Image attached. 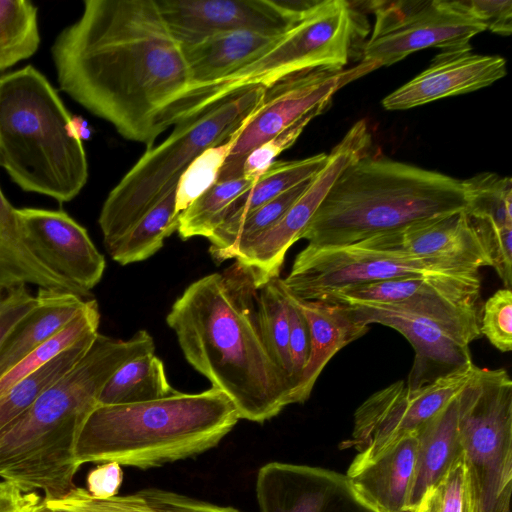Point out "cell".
<instances>
[{"instance_id": "obj_30", "label": "cell", "mask_w": 512, "mask_h": 512, "mask_svg": "<svg viewBox=\"0 0 512 512\" xmlns=\"http://www.w3.org/2000/svg\"><path fill=\"white\" fill-rule=\"evenodd\" d=\"M97 333L78 340L11 386L0 398V429L24 412L41 394L68 374L87 353Z\"/></svg>"}, {"instance_id": "obj_21", "label": "cell", "mask_w": 512, "mask_h": 512, "mask_svg": "<svg viewBox=\"0 0 512 512\" xmlns=\"http://www.w3.org/2000/svg\"><path fill=\"white\" fill-rule=\"evenodd\" d=\"M416 436H408L374 460L351 462L346 478L356 496L373 512H410Z\"/></svg>"}, {"instance_id": "obj_25", "label": "cell", "mask_w": 512, "mask_h": 512, "mask_svg": "<svg viewBox=\"0 0 512 512\" xmlns=\"http://www.w3.org/2000/svg\"><path fill=\"white\" fill-rule=\"evenodd\" d=\"M37 305L0 344V378L76 317L86 299L66 291L39 288Z\"/></svg>"}, {"instance_id": "obj_35", "label": "cell", "mask_w": 512, "mask_h": 512, "mask_svg": "<svg viewBox=\"0 0 512 512\" xmlns=\"http://www.w3.org/2000/svg\"><path fill=\"white\" fill-rule=\"evenodd\" d=\"M39 44L36 6L28 0H0V70L32 56Z\"/></svg>"}, {"instance_id": "obj_32", "label": "cell", "mask_w": 512, "mask_h": 512, "mask_svg": "<svg viewBox=\"0 0 512 512\" xmlns=\"http://www.w3.org/2000/svg\"><path fill=\"white\" fill-rule=\"evenodd\" d=\"M256 304L259 327L265 346L292 385L289 319L280 277L256 282Z\"/></svg>"}, {"instance_id": "obj_41", "label": "cell", "mask_w": 512, "mask_h": 512, "mask_svg": "<svg viewBox=\"0 0 512 512\" xmlns=\"http://www.w3.org/2000/svg\"><path fill=\"white\" fill-rule=\"evenodd\" d=\"M324 108L313 110L278 135L254 148L245 158L241 175L256 181L284 150L289 148L303 132L307 124Z\"/></svg>"}, {"instance_id": "obj_12", "label": "cell", "mask_w": 512, "mask_h": 512, "mask_svg": "<svg viewBox=\"0 0 512 512\" xmlns=\"http://www.w3.org/2000/svg\"><path fill=\"white\" fill-rule=\"evenodd\" d=\"M478 269L433 263L362 247L358 244L307 245L282 279L284 287L302 300H322L347 287L414 275L453 274Z\"/></svg>"}, {"instance_id": "obj_48", "label": "cell", "mask_w": 512, "mask_h": 512, "mask_svg": "<svg viewBox=\"0 0 512 512\" xmlns=\"http://www.w3.org/2000/svg\"><path fill=\"white\" fill-rule=\"evenodd\" d=\"M41 501L35 491L24 492L9 481L0 482V512H39Z\"/></svg>"}, {"instance_id": "obj_39", "label": "cell", "mask_w": 512, "mask_h": 512, "mask_svg": "<svg viewBox=\"0 0 512 512\" xmlns=\"http://www.w3.org/2000/svg\"><path fill=\"white\" fill-rule=\"evenodd\" d=\"M424 500L429 512H476L463 458L451 466Z\"/></svg>"}, {"instance_id": "obj_42", "label": "cell", "mask_w": 512, "mask_h": 512, "mask_svg": "<svg viewBox=\"0 0 512 512\" xmlns=\"http://www.w3.org/2000/svg\"><path fill=\"white\" fill-rule=\"evenodd\" d=\"M472 226L484 242L492 266L504 283L511 289L512 284V224L499 227L488 218L469 214Z\"/></svg>"}, {"instance_id": "obj_43", "label": "cell", "mask_w": 512, "mask_h": 512, "mask_svg": "<svg viewBox=\"0 0 512 512\" xmlns=\"http://www.w3.org/2000/svg\"><path fill=\"white\" fill-rule=\"evenodd\" d=\"M283 292L286 298L288 319H289V355L291 361V380L293 385V394L298 386L305 366L307 364L310 352V337L307 322L293 300L291 293L282 284Z\"/></svg>"}, {"instance_id": "obj_33", "label": "cell", "mask_w": 512, "mask_h": 512, "mask_svg": "<svg viewBox=\"0 0 512 512\" xmlns=\"http://www.w3.org/2000/svg\"><path fill=\"white\" fill-rule=\"evenodd\" d=\"M100 313L95 299H86L80 313L0 378V398L11 386L83 337L98 332Z\"/></svg>"}, {"instance_id": "obj_8", "label": "cell", "mask_w": 512, "mask_h": 512, "mask_svg": "<svg viewBox=\"0 0 512 512\" xmlns=\"http://www.w3.org/2000/svg\"><path fill=\"white\" fill-rule=\"evenodd\" d=\"M458 430L476 512H511L512 380L475 365L458 394Z\"/></svg>"}, {"instance_id": "obj_49", "label": "cell", "mask_w": 512, "mask_h": 512, "mask_svg": "<svg viewBox=\"0 0 512 512\" xmlns=\"http://www.w3.org/2000/svg\"><path fill=\"white\" fill-rule=\"evenodd\" d=\"M70 127L74 136L81 142L91 136V129L87 121L81 116L71 115Z\"/></svg>"}, {"instance_id": "obj_5", "label": "cell", "mask_w": 512, "mask_h": 512, "mask_svg": "<svg viewBox=\"0 0 512 512\" xmlns=\"http://www.w3.org/2000/svg\"><path fill=\"white\" fill-rule=\"evenodd\" d=\"M230 399L211 387L156 400L97 405L76 441V464L117 462L149 469L217 446L239 421Z\"/></svg>"}, {"instance_id": "obj_46", "label": "cell", "mask_w": 512, "mask_h": 512, "mask_svg": "<svg viewBox=\"0 0 512 512\" xmlns=\"http://www.w3.org/2000/svg\"><path fill=\"white\" fill-rule=\"evenodd\" d=\"M38 303L28 286L0 290V344L8 333Z\"/></svg>"}, {"instance_id": "obj_37", "label": "cell", "mask_w": 512, "mask_h": 512, "mask_svg": "<svg viewBox=\"0 0 512 512\" xmlns=\"http://www.w3.org/2000/svg\"><path fill=\"white\" fill-rule=\"evenodd\" d=\"M243 126L225 143L210 147L202 152L183 172L175 191V210L177 213L184 211L217 182L219 173Z\"/></svg>"}, {"instance_id": "obj_9", "label": "cell", "mask_w": 512, "mask_h": 512, "mask_svg": "<svg viewBox=\"0 0 512 512\" xmlns=\"http://www.w3.org/2000/svg\"><path fill=\"white\" fill-rule=\"evenodd\" d=\"M358 16L345 0L311 1L295 24L264 55L189 98L190 113L249 85H269L308 70H343Z\"/></svg>"}, {"instance_id": "obj_28", "label": "cell", "mask_w": 512, "mask_h": 512, "mask_svg": "<svg viewBox=\"0 0 512 512\" xmlns=\"http://www.w3.org/2000/svg\"><path fill=\"white\" fill-rule=\"evenodd\" d=\"M288 512H373L352 492L345 475L299 465Z\"/></svg>"}, {"instance_id": "obj_11", "label": "cell", "mask_w": 512, "mask_h": 512, "mask_svg": "<svg viewBox=\"0 0 512 512\" xmlns=\"http://www.w3.org/2000/svg\"><path fill=\"white\" fill-rule=\"evenodd\" d=\"M375 25L363 61L378 68L430 47L442 51L469 48L470 39L485 31L462 1L372 2Z\"/></svg>"}, {"instance_id": "obj_3", "label": "cell", "mask_w": 512, "mask_h": 512, "mask_svg": "<svg viewBox=\"0 0 512 512\" xmlns=\"http://www.w3.org/2000/svg\"><path fill=\"white\" fill-rule=\"evenodd\" d=\"M154 351L146 330L127 340L98 332L68 374L0 429V478L24 492L41 490L45 499L68 494L79 469L76 441L104 385L124 363Z\"/></svg>"}, {"instance_id": "obj_1", "label": "cell", "mask_w": 512, "mask_h": 512, "mask_svg": "<svg viewBox=\"0 0 512 512\" xmlns=\"http://www.w3.org/2000/svg\"><path fill=\"white\" fill-rule=\"evenodd\" d=\"M51 51L61 90L124 138L151 148L179 121L191 77L156 0H85Z\"/></svg>"}, {"instance_id": "obj_29", "label": "cell", "mask_w": 512, "mask_h": 512, "mask_svg": "<svg viewBox=\"0 0 512 512\" xmlns=\"http://www.w3.org/2000/svg\"><path fill=\"white\" fill-rule=\"evenodd\" d=\"M176 390L169 384L165 367L155 353L124 363L104 385L98 405L133 404L166 397Z\"/></svg>"}, {"instance_id": "obj_31", "label": "cell", "mask_w": 512, "mask_h": 512, "mask_svg": "<svg viewBox=\"0 0 512 512\" xmlns=\"http://www.w3.org/2000/svg\"><path fill=\"white\" fill-rule=\"evenodd\" d=\"M175 191L157 203L107 249L115 262L128 265L144 261L158 252L164 240L177 231L180 213L175 210Z\"/></svg>"}, {"instance_id": "obj_45", "label": "cell", "mask_w": 512, "mask_h": 512, "mask_svg": "<svg viewBox=\"0 0 512 512\" xmlns=\"http://www.w3.org/2000/svg\"><path fill=\"white\" fill-rule=\"evenodd\" d=\"M467 11L493 33L510 35L512 32V2L510 0L462 1Z\"/></svg>"}, {"instance_id": "obj_44", "label": "cell", "mask_w": 512, "mask_h": 512, "mask_svg": "<svg viewBox=\"0 0 512 512\" xmlns=\"http://www.w3.org/2000/svg\"><path fill=\"white\" fill-rule=\"evenodd\" d=\"M155 512H241L158 488L138 491Z\"/></svg>"}, {"instance_id": "obj_7", "label": "cell", "mask_w": 512, "mask_h": 512, "mask_svg": "<svg viewBox=\"0 0 512 512\" xmlns=\"http://www.w3.org/2000/svg\"><path fill=\"white\" fill-rule=\"evenodd\" d=\"M264 85H249L175 124L172 133L146 152L108 194L98 223L106 250L170 192L183 172L210 147L225 143L259 107Z\"/></svg>"}, {"instance_id": "obj_47", "label": "cell", "mask_w": 512, "mask_h": 512, "mask_svg": "<svg viewBox=\"0 0 512 512\" xmlns=\"http://www.w3.org/2000/svg\"><path fill=\"white\" fill-rule=\"evenodd\" d=\"M123 481V470L117 462H104L87 476V491L95 498L116 496Z\"/></svg>"}, {"instance_id": "obj_34", "label": "cell", "mask_w": 512, "mask_h": 512, "mask_svg": "<svg viewBox=\"0 0 512 512\" xmlns=\"http://www.w3.org/2000/svg\"><path fill=\"white\" fill-rule=\"evenodd\" d=\"M255 181L243 176L216 182L180 213L178 234L183 240L209 238L222 223L228 206Z\"/></svg>"}, {"instance_id": "obj_13", "label": "cell", "mask_w": 512, "mask_h": 512, "mask_svg": "<svg viewBox=\"0 0 512 512\" xmlns=\"http://www.w3.org/2000/svg\"><path fill=\"white\" fill-rule=\"evenodd\" d=\"M474 367L417 390L398 380L369 396L355 411L352 438L344 443L358 451L352 462L374 460L402 439L416 436L460 392Z\"/></svg>"}, {"instance_id": "obj_17", "label": "cell", "mask_w": 512, "mask_h": 512, "mask_svg": "<svg viewBox=\"0 0 512 512\" xmlns=\"http://www.w3.org/2000/svg\"><path fill=\"white\" fill-rule=\"evenodd\" d=\"M17 212L32 252L87 296L103 276L105 258L86 229L63 211L21 208Z\"/></svg>"}, {"instance_id": "obj_10", "label": "cell", "mask_w": 512, "mask_h": 512, "mask_svg": "<svg viewBox=\"0 0 512 512\" xmlns=\"http://www.w3.org/2000/svg\"><path fill=\"white\" fill-rule=\"evenodd\" d=\"M325 301L373 303L432 319L466 344L481 336V278L479 270L414 275L351 286Z\"/></svg>"}, {"instance_id": "obj_2", "label": "cell", "mask_w": 512, "mask_h": 512, "mask_svg": "<svg viewBox=\"0 0 512 512\" xmlns=\"http://www.w3.org/2000/svg\"><path fill=\"white\" fill-rule=\"evenodd\" d=\"M187 362L239 418L263 423L292 403V385L263 341L253 273L235 263L192 282L166 317Z\"/></svg>"}, {"instance_id": "obj_50", "label": "cell", "mask_w": 512, "mask_h": 512, "mask_svg": "<svg viewBox=\"0 0 512 512\" xmlns=\"http://www.w3.org/2000/svg\"><path fill=\"white\" fill-rule=\"evenodd\" d=\"M417 512H429L425 500H423Z\"/></svg>"}, {"instance_id": "obj_36", "label": "cell", "mask_w": 512, "mask_h": 512, "mask_svg": "<svg viewBox=\"0 0 512 512\" xmlns=\"http://www.w3.org/2000/svg\"><path fill=\"white\" fill-rule=\"evenodd\" d=\"M469 214L488 218L497 226L512 224V182L510 177L485 172L462 181Z\"/></svg>"}, {"instance_id": "obj_18", "label": "cell", "mask_w": 512, "mask_h": 512, "mask_svg": "<svg viewBox=\"0 0 512 512\" xmlns=\"http://www.w3.org/2000/svg\"><path fill=\"white\" fill-rule=\"evenodd\" d=\"M363 325L381 324L397 330L415 356L406 386L417 390L474 365L469 345L427 317L373 303L347 304Z\"/></svg>"}, {"instance_id": "obj_22", "label": "cell", "mask_w": 512, "mask_h": 512, "mask_svg": "<svg viewBox=\"0 0 512 512\" xmlns=\"http://www.w3.org/2000/svg\"><path fill=\"white\" fill-rule=\"evenodd\" d=\"M239 30L210 36L182 46L191 77V89L182 106L194 94L207 89L269 51L284 35ZM180 120V119H179Z\"/></svg>"}, {"instance_id": "obj_19", "label": "cell", "mask_w": 512, "mask_h": 512, "mask_svg": "<svg viewBox=\"0 0 512 512\" xmlns=\"http://www.w3.org/2000/svg\"><path fill=\"white\" fill-rule=\"evenodd\" d=\"M362 247L433 263L480 269L492 266L484 242L466 210L430 219L402 231L356 243Z\"/></svg>"}, {"instance_id": "obj_38", "label": "cell", "mask_w": 512, "mask_h": 512, "mask_svg": "<svg viewBox=\"0 0 512 512\" xmlns=\"http://www.w3.org/2000/svg\"><path fill=\"white\" fill-rule=\"evenodd\" d=\"M39 512H155L144 497L136 492L108 499L95 498L87 489L75 487L58 499H45Z\"/></svg>"}, {"instance_id": "obj_26", "label": "cell", "mask_w": 512, "mask_h": 512, "mask_svg": "<svg viewBox=\"0 0 512 512\" xmlns=\"http://www.w3.org/2000/svg\"><path fill=\"white\" fill-rule=\"evenodd\" d=\"M34 285L77 294L68 280L46 266L28 246L17 209L0 189V290Z\"/></svg>"}, {"instance_id": "obj_23", "label": "cell", "mask_w": 512, "mask_h": 512, "mask_svg": "<svg viewBox=\"0 0 512 512\" xmlns=\"http://www.w3.org/2000/svg\"><path fill=\"white\" fill-rule=\"evenodd\" d=\"M291 295L307 322L310 337L309 358L293 394L295 404L310 397L326 364L342 348L365 335L369 326L358 322L347 304Z\"/></svg>"}, {"instance_id": "obj_15", "label": "cell", "mask_w": 512, "mask_h": 512, "mask_svg": "<svg viewBox=\"0 0 512 512\" xmlns=\"http://www.w3.org/2000/svg\"><path fill=\"white\" fill-rule=\"evenodd\" d=\"M370 145L371 134L366 121L355 122L279 221L237 248L230 259L248 268L256 282L279 277L288 249L299 240L335 181L350 165L368 155Z\"/></svg>"}, {"instance_id": "obj_14", "label": "cell", "mask_w": 512, "mask_h": 512, "mask_svg": "<svg viewBox=\"0 0 512 512\" xmlns=\"http://www.w3.org/2000/svg\"><path fill=\"white\" fill-rule=\"evenodd\" d=\"M378 67L363 61L347 70H308L285 76L265 86L259 107L238 133L217 182L241 177L246 156L309 112L326 108L343 86Z\"/></svg>"}, {"instance_id": "obj_20", "label": "cell", "mask_w": 512, "mask_h": 512, "mask_svg": "<svg viewBox=\"0 0 512 512\" xmlns=\"http://www.w3.org/2000/svg\"><path fill=\"white\" fill-rule=\"evenodd\" d=\"M500 56L472 53L471 47L441 51L416 77L382 100L387 110H406L487 87L506 75Z\"/></svg>"}, {"instance_id": "obj_6", "label": "cell", "mask_w": 512, "mask_h": 512, "mask_svg": "<svg viewBox=\"0 0 512 512\" xmlns=\"http://www.w3.org/2000/svg\"><path fill=\"white\" fill-rule=\"evenodd\" d=\"M70 118L33 66L0 77V166L23 190L63 203L85 186L87 158Z\"/></svg>"}, {"instance_id": "obj_24", "label": "cell", "mask_w": 512, "mask_h": 512, "mask_svg": "<svg viewBox=\"0 0 512 512\" xmlns=\"http://www.w3.org/2000/svg\"><path fill=\"white\" fill-rule=\"evenodd\" d=\"M458 394L416 434L417 448L408 503L410 512L418 511L426 494L456 461L463 458L458 430Z\"/></svg>"}, {"instance_id": "obj_16", "label": "cell", "mask_w": 512, "mask_h": 512, "mask_svg": "<svg viewBox=\"0 0 512 512\" xmlns=\"http://www.w3.org/2000/svg\"><path fill=\"white\" fill-rule=\"evenodd\" d=\"M174 38L182 45L239 30L283 34L310 2L278 0H156Z\"/></svg>"}, {"instance_id": "obj_27", "label": "cell", "mask_w": 512, "mask_h": 512, "mask_svg": "<svg viewBox=\"0 0 512 512\" xmlns=\"http://www.w3.org/2000/svg\"><path fill=\"white\" fill-rule=\"evenodd\" d=\"M326 160L327 154L320 153L300 160L275 161L248 190L228 206L220 225L241 220L285 191L311 179Z\"/></svg>"}, {"instance_id": "obj_40", "label": "cell", "mask_w": 512, "mask_h": 512, "mask_svg": "<svg viewBox=\"0 0 512 512\" xmlns=\"http://www.w3.org/2000/svg\"><path fill=\"white\" fill-rule=\"evenodd\" d=\"M480 332L501 352L512 350V291L502 288L482 305Z\"/></svg>"}, {"instance_id": "obj_4", "label": "cell", "mask_w": 512, "mask_h": 512, "mask_svg": "<svg viewBox=\"0 0 512 512\" xmlns=\"http://www.w3.org/2000/svg\"><path fill=\"white\" fill-rule=\"evenodd\" d=\"M467 207L461 180L367 155L339 176L299 240L317 247L352 245Z\"/></svg>"}]
</instances>
